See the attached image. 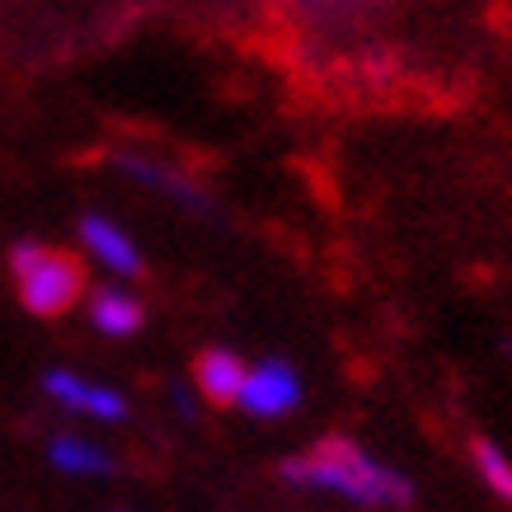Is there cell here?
<instances>
[{
  "label": "cell",
  "instance_id": "3957f363",
  "mask_svg": "<svg viewBox=\"0 0 512 512\" xmlns=\"http://www.w3.org/2000/svg\"><path fill=\"white\" fill-rule=\"evenodd\" d=\"M296 400H301V381L287 362H259L240 390V409L254 419H278V414L296 409Z\"/></svg>",
  "mask_w": 512,
  "mask_h": 512
},
{
  "label": "cell",
  "instance_id": "7a4b0ae2",
  "mask_svg": "<svg viewBox=\"0 0 512 512\" xmlns=\"http://www.w3.org/2000/svg\"><path fill=\"white\" fill-rule=\"evenodd\" d=\"M10 268H15L19 296H24V306L33 315L71 311L80 296V282H85L71 254H57V249H43V245H15Z\"/></svg>",
  "mask_w": 512,
  "mask_h": 512
},
{
  "label": "cell",
  "instance_id": "52a82bcc",
  "mask_svg": "<svg viewBox=\"0 0 512 512\" xmlns=\"http://www.w3.org/2000/svg\"><path fill=\"white\" fill-rule=\"evenodd\" d=\"M90 320L99 334H113V339H127L141 329V306L127 292H94L90 301Z\"/></svg>",
  "mask_w": 512,
  "mask_h": 512
},
{
  "label": "cell",
  "instance_id": "5b68a950",
  "mask_svg": "<svg viewBox=\"0 0 512 512\" xmlns=\"http://www.w3.org/2000/svg\"><path fill=\"white\" fill-rule=\"evenodd\" d=\"M80 235H85V245H90V254L99 259L104 268H113V273H123V278H132V273H141V254L137 245L127 240L113 221L104 217H85L80 221Z\"/></svg>",
  "mask_w": 512,
  "mask_h": 512
},
{
  "label": "cell",
  "instance_id": "9c48e42d",
  "mask_svg": "<svg viewBox=\"0 0 512 512\" xmlns=\"http://www.w3.org/2000/svg\"><path fill=\"white\" fill-rule=\"evenodd\" d=\"M475 466H480V480L489 484L498 498L512 503V461L494 447V442H475Z\"/></svg>",
  "mask_w": 512,
  "mask_h": 512
},
{
  "label": "cell",
  "instance_id": "277c9868",
  "mask_svg": "<svg viewBox=\"0 0 512 512\" xmlns=\"http://www.w3.org/2000/svg\"><path fill=\"white\" fill-rule=\"evenodd\" d=\"M47 395L62 400L66 409H76V414H90V419H104V423L127 414V400L118 390L90 386V381H80V376H71V372H47Z\"/></svg>",
  "mask_w": 512,
  "mask_h": 512
},
{
  "label": "cell",
  "instance_id": "ba28073f",
  "mask_svg": "<svg viewBox=\"0 0 512 512\" xmlns=\"http://www.w3.org/2000/svg\"><path fill=\"white\" fill-rule=\"evenodd\" d=\"M47 456H52L57 470H71V475H104L109 470V456L94 442H80V437H57Z\"/></svg>",
  "mask_w": 512,
  "mask_h": 512
},
{
  "label": "cell",
  "instance_id": "6da1fadb",
  "mask_svg": "<svg viewBox=\"0 0 512 512\" xmlns=\"http://www.w3.org/2000/svg\"><path fill=\"white\" fill-rule=\"evenodd\" d=\"M282 475L292 484L329 489V494H343V498H353V503H367V508H390V503L409 498V480L395 475L390 466H381L362 447H353L348 437H325L320 447L292 456L282 466Z\"/></svg>",
  "mask_w": 512,
  "mask_h": 512
},
{
  "label": "cell",
  "instance_id": "30bf717a",
  "mask_svg": "<svg viewBox=\"0 0 512 512\" xmlns=\"http://www.w3.org/2000/svg\"><path fill=\"white\" fill-rule=\"evenodd\" d=\"M127 170L137 174V179H146V184L151 188H165V193H174V198H184L188 207H198L202 202V193L193 184H184V179H179V174H170V170H160V165H151V160H137V156H127L123 160Z\"/></svg>",
  "mask_w": 512,
  "mask_h": 512
},
{
  "label": "cell",
  "instance_id": "8992f818",
  "mask_svg": "<svg viewBox=\"0 0 512 512\" xmlns=\"http://www.w3.org/2000/svg\"><path fill=\"white\" fill-rule=\"evenodd\" d=\"M245 362L226 348H212V353L198 357V390L212 404H240V390H245Z\"/></svg>",
  "mask_w": 512,
  "mask_h": 512
}]
</instances>
